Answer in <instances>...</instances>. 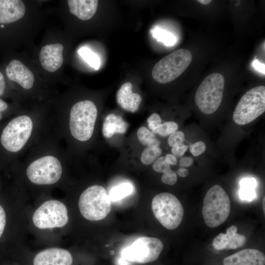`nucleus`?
<instances>
[{
    "instance_id": "nucleus-1",
    "label": "nucleus",
    "mask_w": 265,
    "mask_h": 265,
    "mask_svg": "<svg viewBox=\"0 0 265 265\" xmlns=\"http://www.w3.org/2000/svg\"><path fill=\"white\" fill-rule=\"evenodd\" d=\"M97 117V109L90 100L80 101L74 104L70 112L69 128L72 135L77 140L85 141L93 133Z\"/></svg>"
},
{
    "instance_id": "nucleus-2",
    "label": "nucleus",
    "mask_w": 265,
    "mask_h": 265,
    "mask_svg": "<svg viewBox=\"0 0 265 265\" xmlns=\"http://www.w3.org/2000/svg\"><path fill=\"white\" fill-rule=\"evenodd\" d=\"M231 211L230 198L219 185L212 186L207 191L203 201L202 214L206 224L214 228L224 223Z\"/></svg>"
},
{
    "instance_id": "nucleus-3",
    "label": "nucleus",
    "mask_w": 265,
    "mask_h": 265,
    "mask_svg": "<svg viewBox=\"0 0 265 265\" xmlns=\"http://www.w3.org/2000/svg\"><path fill=\"white\" fill-rule=\"evenodd\" d=\"M79 207L81 215L90 221L103 219L111 209V201L105 188L94 185L84 190L79 200Z\"/></svg>"
},
{
    "instance_id": "nucleus-4",
    "label": "nucleus",
    "mask_w": 265,
    "mask_h": 265,
    "mask_svg": "<svg viewBox=\"0 0 265 265\" xmlns=\"http://www.w3.org/2000/svg\"><path fill=\"white\" fill-rule=\"evenodd\" d=\"M33 122L30 117L24 115L9 121L0 134V144L9 153H17L26 145L32 133Z\"/></svg>"
},
{
    "instance_id": "nucleus-5",
    "label": "nucleus",
    "mask_w": 265,
    "mask_h": 265,
    "mask_svg": "<svg viewBox=\"0 0 265 265\" xmlns=\"http://www.w3.org/2000/svg\"><path fill=\"white\" fill-rule=\"evenodd\" d=\"M225 80L217 73L208 75L199 86L195 96V103L204 113L210 114L219 107L222 100Z\"/></svg>"
},
{
    "instance_id": "nucleus-6",
    "label": "nucleus",
    "mask_w": 265,
    "mask_h": 265,
    "mask_svg": "<svg viewBox=\"0 0 265 265\" xmlns=\"http://www.w3.org/2000/svg\"><path fill=\"white\" fill-rule=\"evenodd\" d=\"M192 59V54L188 50H177L156 64L152 70V77L159 83L171 82L185 72Z\"/></svg>"
},
{
    "instance_id": "nucleus-7",
    "label": "nucleus",
    "mask_w": 265,
    "mask_h": 265,
    "mask_svg": "<svg viewBox=\"0 0 265 265\" xmlns=\"http://www.w3.org/2000/svg\"><path fill=\"white\" fill-rule=\"evenodd\" d=\"M152 209L157 219L169 230L177 228L184 217L182 204L170 193L162 192L156 195L152 200Z\"/></svg>"
},
{
    "instance_id": "nucleus-8",
    "label": "nucleus",
    "mask_w": 265,
    "mask_h": 265,
    "mask_svg": "<svg viewBox=\"0 0 265 265\" xmlns=\"http://www.w3.org/2000/svg\"><path fill=\"white\" fill-rule=\"evenodd\" d=\"M265 111V87H254L246 92L238 103L233 115L234 121L243 125L253 121Z\"/></svg>"
},
{
    "instance_id": "nucleus-9",
    "label": "nucleus",
    "mask_w": 265,
    "mask_h": 265,
    "mask_svg": "<svg viewBox=\"0 0 265 265\" xmlns=\"http://www.w3.org/2000/svg\"><path fill=\"white\" fill-rule=\"evenodd\" d=\"M163 248L162 241L159 238L149 237H140L121 252L123 262L146 264L156 260Z\"/></svg>"
},
{
    "instance_id": "nucleus-10",
    "label": "nucleus",
    "mask_w": 265,
    "mask_h": 265,
    "mask_svg": "<svg viewBox=\"0 0 265 265\" xmlns=\"http://www.w3.org/2000/svg\"><path fill=\"white\" fill-rule=\"evenodd\" d=\"M62 172V166L58 159L50 155L35 159L28 166L26 170L28 180L38 185L56 183L61 178Z\"/></svg>"
},
{
    "instance_id": "nucleus-11",
    "label": "nucleus",
    "mask_w": 265,
    "mask_h": 265,
    "mask_svg": "<svg viewBox=\"0 0 265 265\" xmlns=\"http://www.w3.org/2000/svg\"><path fill=\"white\" fill-rule=\"evenodd\" d=\"M68 211L61 202L48 200L43 203L34 212L32 221L39 229H52L64 226L68 222Z\"/></svg>"
},
{
    "instance_id": "nucleus-12",
    "label": "nucleus",
    "mask_w": 265,
    "mask_h": 265,
    "mask_svg": "<svg viewBox=\"0 0 265 265\" xmlns=\"http://www.w3.org/2000/svg\"><path fill=\"white\" fill-rule=\"evenodd\" d=\"M7 79L19 84L25 89H30L34 83V77L32 72L21 61L12 59L5 67Z\"/></svg>"
},
{
    "instance_id": "nucleus-13",
    "label": "nucleus",
    "mask_w": 265,
    "mask_h": 265,
    "mask_svg": "<svg viewBox=\"0 0 265 265\" xmlns=\"http://www.w3.org/2000/svg\"><path fill=\"white\" fill-rule=\"evenodd\" d=\"M26 13V6L20 0H0V30L19 20Z\"/></svg>"
},
{
    "instance_id": "nucleus-14",
    "label": "nucleus",
    "mask_w": 265,
    "mask_h": 265,
    "mask_svg": "<svg viewBox=\"0 0 265 265\" xmlns=\"http://www.w3.org/2000/svg\"><path fill=\"white\" fill-rule=\"evenodd\" d=\"M73 258L67 250L50 248L39 252L33 259V265H72Z\"/></svg>"
},
{
    "instance_id": "nucleus-15",
    "label": "nucleus",
    "mask_w": 265,
    "mask_h": 265,
    "mask_svg": "<svg viewBox=\"0 0 265 265\" xmlns=\"http://www.w3.org/2000/svg\"><path fill=\"white\" fill-rule=\"evenodd\" d=\"M63 46L59 43L44 46L39 54L40 62L43 68L50 72L59 69L63 62Z\"/></svg>"
},
{
    "instance_id": "nucleus-16",
    "label": "nucleus",
    "mask_w": 265,
    "mask_h": 265,
    "mask_svg": "<svg viewBox=\"0 0 265 265\" xmlns=\"http://www.w3.org/2000/svg\"><path fill=\"white\" fill-rule=\"evenodd\" d=\"M235 225L226 229V233H220L213 239L212 244L216 250L236 249L242 246L246 241V238L237 233Z\"/></svg>"
},
{
    "instance_id": "nucleus-17",
    "label": "nucleus",
    "mask_w": 265,
    "mask_h": 265,
    "mask_svg": "<svg viewBox=\"0 0 265 265\" xmlns=\"http://www.w3.org/2000/svg\"><path fill=\"white\" fill-rule=\"evenodd\" d=\"M223 265H265V256L260 251L245 249L223 259Z\"/></svg>"
},
{
    "instance_id": "nucleus-18",
    "label": "nucleus",
    "mask_w": 265,
    "mask_h": 265,
    "mask_svg": "<svg viewBox=\"0 0 265 265\" xmlns=\"http://www.w3.org/2000/svg\"><path fill=\"white\" fill-rule=\"evenodd\" d=\"M116 100L123 109L134 112L138 109L142 98L138 94L132 92V84L127 82L123 84L118 90Z\"/></svg>"
},
{
    "instance_id": "nucleus-19",
    "label": "nucleus",
    "mask_w": 265,
    "mask_h": 265,
    "mask_svg": "<svg viewBox=\"0 0 265 265\" xmlns=\"http://www.w3.org/2000/svg\"><path fill=\"white\" fill-rule=\"evenodd\" d=\"M70 12L82 20L91 19L96 12L98 1L96 0H69Z\"/></svg>"
},
{
    "instance_id": "nucleus-20",
    "label": "nucleus",
    "mask_w": 265,
    "mask_h": 265,
    "mask_svg": "<svg viewBox=\"0 0 265 265\" xmlns=\"http://www.w3.org/2000/svg\"><path fill=\"white\" fill-rule=\"evenodd\" d=\"M128 124L121 116L114 114H109L105 118L102 128L104 137H111L115 133H124L128 128Z\"/></svg>"
},
{
    "instance_id": "nucleus-21",
    "label": "nucleus",
    "mask_w": 265,
    "mask_h": 265,
    "mask_svg": "<svg viewBox=\"0 0 265 265\" xmlns=\"http://www.w3.org/2000/svg\"><path fill=\"white\" fill-rule=\"evenodd\" d=\"M257 182L255 178H246L239 182L240 189L239 195L240 198L244 201H251L256 197L255 188Z\"/></svg>"
},
{
    "instance_id": "nucleus-22",
    "label": "nucleus",
    "mask_w": 265,
    "mask_h": 265,
    "mask_svg": "<svg viewBox=\"0 0 265 265\" xmlns=\"http://www.w3.org/2000/svg\"><path fill=\"white\" fill-rule=\"evenodd\" d=\"M134 186L131 183H123L112 188L108 196L111 201L116 202L132 194Z\"/></svg>"
},
{
    "instance_id": "nucleus-23",
    "label": "nucleus",
    "mask_w": 265,
    "mask_h": 265,
    "mask_svg": "<svg viewBox=\"0 0 265 265\" xmlns=\"http://www.w3.org/2000/svg\"><path fill=\"white\" fill-rule=\"evenodd\" d=\"M137 136L139 142L147 146H159L160 142L156 138L155 133L145 127H140L137 132Z\"/></svg>"
},
{
    "instance_id": "nucleus-24",
    "label": "nucleus",
    "mask_w": 265,
    "mask_h": 265,
    "mask_svg": "<svg viewBox=\"0 0 265 265\" xmlns=\"http://www.w3.org/2000/svg\"><path fill=\"white\" fill-rule=\"evenodd\" d=\"M78 53L89 66L95 70H98L101 65V60L99 56L90 49L83 47L80 48Z\"/></svg>"
},
{
    "instance_id": "nucleus-25",
    "label": "nucleus",
    "mask_w": 265,
    "mask_h": 265,
    "mask_svg": "<svg viewBox=\"0 0 265 265\" xmlns=\"http://www.w3.org/2000/svg\"><path fill=\"white\" fill-rule=\"evenodd\" d=\"M161 154V150L159 146H147L141 154V161L145 165H150L156 160Z\"/></svg>"
},
{
    "instance_id": "nucleus-26",
    "label": "nucleus",
    "mask_w": 265,
    "mask_h": 265,
    "mask_svg": "<svg viewBox=\"0 0 265 265\" xmlns=\"http://www.w3.org/2000/svg\"><path fill=\"white\" fill-rule=\"evenodd\" d=\"M152 34L158 41L162 42L167 46H173L177 41V39L174 34L159 27L154 29Z\"/></svg>"
},
{
    "instance_id": "nucleus-27",
    "label": "nucleus",
    "mask_w": 265,
    "mask_h": 265,
    "mask_svg": "<svg viewBox=\"0 0 265 265\" xmlns=\"http://www.w3.org/2000/svg\"><path fill=\"white\" fill-rule=\"evenodd\" d=\"M178 128V126L176 122L168 121L161 124L157 128L152 131V132L165 136L177 131Z\"/></svg>"
},
{
    "instance_id": "nucleus-28",
    "label": "nucleus",
    "mask_w": 265,
    "mask_h": 265,
    "mask_svg": "<svg viewBox=\"0 0 265 265\" xmlns=\"http://www.w3.org/2000/svg\"><path fill=\"white\" fill-rule=\"evenodd\" d=\"M185 140V134L182 131H176L169 136L168 143L171 147H174L183 144Z\"/></svg>"
},
{
    "instance_id": "nucleus-29",
    "label": "nucleus",
    "mask_w": 265,
    "mask_h": 265,
    "mask_svg": "<svg viewBox=\"0 0 265 265\" xmlns=\"http://www.w3.org/2000/svg\"><path fill=\"white\" fill-rule=\"evenodd\" d=\"M153 169L156 172L163 173L170 169V166L165 161V157H161L155 161L153 164Z\"/></svg>"
},
{
    "instance_id": "nucleus-30",
    "label": "nucleus",
    "mask_w": 265,
    "mask_h": 265,
    "mask_svg": "<svg viewBox=\"0 0 265 265\" xmlns=\"http://www.w3.org/2000/svg\"><path fill=\"white\" fill-rule=\"evenodd\" d=\"M162 183L164 184L173 185L176 184L177 181L176 173L170 169L163 173V175L161 178Z\"/></svg>"
},
{
    "instance_id": "nucleus-31",
    "label": "nucleus",
    "mask_w": 265,
    "mask_h": 265,
    "mask_svg": "<svg viewBox=\"0 0 265 265\" xmlns=\"http://www.w3.org/2000/svg\"><path fill=\"white\" fill-rule=\"evenodd\" d=\"M189 149L194 156H198L205 151L206 145L204 142L200 141L191 145Z\"/></svg>"
},
{
    "instance_id": "nucleus-32",
    "label": "nucleus",
    "mask_w": 265,
    "mask_h": 265,
    "mask_svg": "<svg viewBox=\"0 0 265 265\" xmlns=\"http://www.w3.org/2000/svg\"><path fill=\"white\" fill-rule=\"evenodd\" d=\"M147 122L149 128L153 131L161 124V119L158 114L154 113L148 117Z\"/></svg>"
},
{
    "instance_id": "nucleus-33",
    "label": "nucleus",
    "mask_w": 265,
    "mask_h": 265,
    "mask_svg": "<svg viewBox=\"0 0 265 265\" xmlns=\"http://www.w3.org/2000/svg\"><path fill=\"white\" fill-rule=\"evenodd\" d=\"M188 146L184 145L183 143L180 145L173 147L171 149L172 153L176 156H181L184 155L187 150Z\"/></svg>"
},
{
    "instance_id": "nucleus-34",
    "label": "nucleus",
    "mask_w": 265,
    "mask_h": 265,
    "mask_svg": "<svg viewBox=\"0 0 265 265\" xmlns=\"http://www.w3.org/2000/svg\"><path fill=\"white\" fill-rule=\"evenodd\" d=\"M6 224V215L2 207L0 205V238L2 236Z\"/></svg>"
},
{
    "instance_id": "nucleus-35",
    "label": "nucleus",
    "mask_w": 265,
    "mask_h": 265,
    "mask_svg": "<svg viewBox=\"0 0 265 265\" xmlns=\"http://www.w3.org/2000/svg\"><path fill=\"white\" fill-rule=\"evenodd\" d=\"M6 84L5 77L1 71H0V97L3 96L6 92Z\"/></svg>"
},
{
    "instance_id": "nucleus-36",
    "label": "nucleus",
    "mask_w": 265,
    "mask_h": 265,
    "mask_svg": "<svg viewBox=\"0 0 265 265\" xmlns=\"http://www.w3.org/2000/svg\"><path fill=\"white\" fill-rule=\"evenodd\" d=\"M193 159L190 157H185L180 160V166L182 167H186L191 166L193 163Z\"/></svg>"
},
{
    "instance_id": "nucleus-37",
    "label": "nucleus",
    "mask_w": 265,
    "mask_h": 265,
    "mask_svg": "<svg viewBox=\"0 0 265 265\" xmlns=\"http://www.w3.org/2000/svg\"><path fill=\"white\" fill-rule=\"evenodd\" d=\"M252 66L256 70L265 74V64L261 63L257 59H255L252 62Z\"/></svg>"
},
{
    "instance_id": "nucleus-38",
    "label": "nucleus",
    "mask_w": 265,
    "mask_h": 265,
    "mask_svg": "<svg viewBox=\"0 0 265 265\" xmlns=\"http://www.w3.org/2000/svg\"><path fill=\"white\" fill-rule=\"evenodd\" d=\"M8 104L0 97V121L3 117V113L8 108Z\"/></svg>"
},
{
    "instance_id": "nucleus-39",
    "label": "nucleus",
    "mask_w": 265,
    "mask_h": 265,
    "mask_svg": "<svg viewBox=\"0 0 265 265\" xmlns=\"http://www.w3.org/2000/svg\"><path fill=\"white\" fill-rule=\"evenodd\" d=\"M165 159L170 165H176L177 162V158L173 154H167L165 157Z\"/></svg>"
},
{
    "instance_id": "nucleus-40",
    "label": "nucleus",
    "mask_w": 265,
    "mask_h": 265,
    "mask_svg": "<svg viewBox=\"0 0 265 265\" xmlns=\"http://www.w3.org/2000/svg\"><path fill=\"white\" fill-rule=\"evenodd\" d=\"M176 174L181 177H185L188 175V171L184 167H181L177 171Z\"/></svg>"
},
{
    "instance_id": "nucleus-41",
    "label": "nucleus",
    "mask_w": 265,
    "mask_h": 265,
    "mask_svg": "<svg viewBox=\"0 0 265 265\" xmlns=\"http://www.w3.org/2000/svg\"><path fill=\"white\" fill-rule=\"evenodd\" d=\"M197 1L202 4L207 5L211 3L212 2V0H197Z\"/></svg>"
},
{
    "instance_id": "nucleus-42",
    "label": "nucleus",
    "mask_w": 265,
    "mask_h": 265,
    "mask_svg": "<svg viewBox=\"0 0 265 265\" xmlns=\"http://www.w3.org/2000/svg\"><path fill=\"white\" fill-rule=\"evenodd\" d=\"M265 197H264L263 200V209L264 213L265 212Z\"/></svg>"
}]
</instances>
